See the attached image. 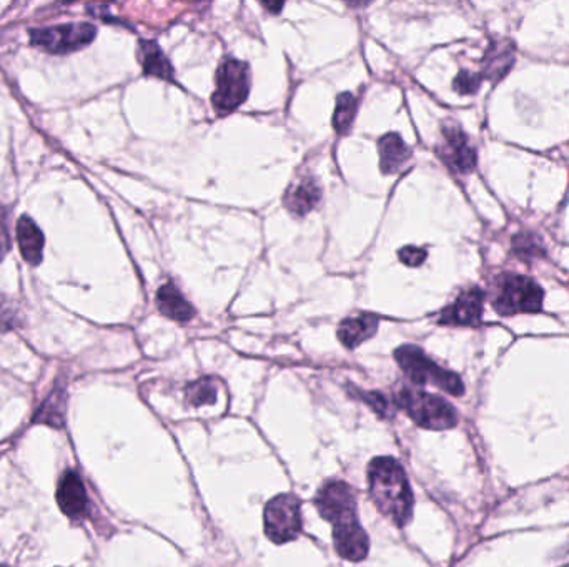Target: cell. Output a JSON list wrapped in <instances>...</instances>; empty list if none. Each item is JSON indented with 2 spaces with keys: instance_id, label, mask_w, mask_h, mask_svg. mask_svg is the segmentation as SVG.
<instances>
[{
  "instance_id": "cell-6",
  "label": "cell",
  "mask_w": 569,
  "mask_h": 567,
  "mask_svg": "<svg viewBox=\"0 0 569 567\" xmlns=\"http://www.w3.org/2000/svg\"><path fill=\"white\" fill-rule=\"evenodd\" d=\"M250 91V69L245 62L225 59L215 75V91L212 95L217 115L225 117L236 111Z\"/></svg>"
},
{
  "instance_id": "cell-17",
  "label": "cell",
  "mask_w": 569,
  "mask_h": 567,
  "mask_svg": "<svg viewBox=\"0 0 569 567\" xmlns=\"http://www.w3.org/2000/svg\"><path fill=\"white\" fill-rule=\"evenodd\" d=\"M17 244L21 248L22 256L31 264H39L43 252V235L31 216H21L17 222Z\"/></svg>"
},
{
  "instance_id": "cell-16",
  "label": "cell",
  "mask_w": 569,
  "mask_h": 567,
  "mask_svg": "<svg viewBox=\"0 0 569 567\" xmlns=\"http://www.w3.org/2000/svg\"><path fill=\"white\" fill-rule=\"evenodd\" d=\"M378 152H380V170L385 175L397 173L411 155L410 147L398 133L383 135L378 142Z\"/></svg>"
},
{
  "instance_id": "cell-9",
  "label": "cell",
  "mask_w": 569,
  "mask_h": 567,
  "mask_svg": "<svg viewBox=\"0 0 569 567\" xmlns=\"http://www.w3.org/2000/svg\"><path fill=\"white\" fill-rule=\"evenodd\" d=\"M437 153L453 172L469 173L477 167V150L468 140L467 133L455 122L441 125V142L438 143Z\"/></svg>"
},
{
  "instance_id": "cell-1",
  "label": "cell",
  "mask_w": 569,
  "mask_h": 567,
  "mask_svg": "<svg viewBox=\"0 0 569 567\" xmlns=\"http://www.w3.org/2000/svg\"><path fill=\"white\" fill-rule=\"evenodd\" d=\"M315 506L333 524V544L338 556L346 561H363L368 554V536L356 514L355 495L343 481H330L316 493Z\"/></svg>"
},
{
  "instance_id": "cell-2",
  "label": "cell",
  "mask_w": 569,
  "mask_h": 567,
  "mask_svg": "<svg viewBox=\"0 0 569 567\" xmlns=\"http://www.w3.org/2000/svg\"><path fill=\"white\" fill-rule=\"evenodd\" d=\"M370 496L376 509L398 527H403L413 514V493L405 469L395 457H375L368 465Z\"/></svg>"
},
{
  "instance_id": "cell-3",
  "label": "cell",
  "mask_w": 569,
  "mask_h": 567,
  "mask_svg": "<svg viewBox=\"0 0 569 567\" xmlns=\"http://www.w3.org/2000/svg\"><path fill=\"white\" fill-rule=\"evenodd\" d=\"M543 300L545 292L533 278L511 272L495 278L491 303L501 316L536 313L543 308Z\"/></svg>"
},
{
  "instance_id": "cell-20",
  "label": "cell",
  "mask_w": 569,
  "mask_h": 567,
  "mask_svg": "<svg viewBox=\"0 0 569 567\" xmlns=\"http://www.w3.org/2000/svg\"><path fill=\"white\" fill-rule=\"evenodd\" d=\"M358 111V99L352 91H343L336 97V109L333 113V129L340 135L350 132Z\"/></svg>"
},
{
  "instance_id": "cell-24",
  "label": "cell",
  "mask_w": 569,
  "mask_h": 567,
  "mask_svg": "<svg viewBox=\"0 0 569 567\" xmlns=\"http://www.w3.org/2000/svg\"><path fill=\"white\" fill-rule=\"evenodd\" d=\"M358 396L375 411L376 415L383 416V418H390V416L393 415L390 401L381 393H376V391H358Z\"/></svg>"
},
{
  "instance_id": "cell-28",
  "label": "cell",
  "mask_w": 569,
  "mask_h": 567,
  "mask_svg": "<svg viewBox=\"0 0 569 567\" xmlns=\"http://www.w3.org/2000/svg\"><path fill=\"white\" fill-rule=\"evenodd\" d=\"M0 567H9V566H5V564H0Z\"/></svg>"
},
{
  "instance_id": "cell-10",
  "label": "cell",
  "mask_w": 569,
  "mask_h": 567,
  "mask_svg": "<svg viewBox=\"0 0 569 567\" xmlns=\"http://www.w3.org/2000/svg\"><path fill=\"white\" fill-rule=\"evenodd\" d=\"M487 294L478 286H469L458 294L457 300L447 306L438 323L451 326H477L483 316V304Z\"/></svg>"
},
{
  "instance_id": "cell-23",
  "label": "cell",
  "mask_w": 569,
  "mask_h": 567,
  "mask_svg": "<svg viewBox=\"0 0 569 567\" xmlns=\"http://www.w3.org/2000/svg\"><path fill=\"white\" fill-rule=\"evenodd\" d=\"M483 77L478 72L461 71L453 82V89L461 95H473L479 91Z\"/></svg>"
},
{
  "instance_id": "cell-19",
  "label": "cell",
  "mask_w": 569,
  "mask_h": 567,
  "mask_svg": "<svg viewBox=\"0 0 569 567\" xmlns=\"http://www.w3.org/2000/svg\"><path fill=\"white\" fill-rule=\"evenodd\" d=\"M65 415H67V391L57 386L39 406L37 413L34 415V423L62 429L65 425Z\"/></svg>"
},
{
  "instance_id": "cell-18",
  "label": "cell",
  "mask_w": 569,
  "mask_h": 567,
  "mask_svg": "<svg viewBox=\"0 0 569 567\" xmlns=\"http://www.w3.org/2000/svg\"><path fill=\"white\" fill-rule=\"evenodd\" d=\"M139 61L142 63L143 73L162 81L173 82L175 79L172 63L155 42L142 41L139 43Z\"/></svg>"
},
{
  "instance_id": "cell-27",
  "label": "cell",
  "mask_w": 569,
  "mask_h": 567,
  "mask_svg": "<svg viewBox=\"0 0 569 567\" xmlns=\"http://www.w3.org/2000/svg\"><path fill=\"white\" fill-rule=\"evenodd\" d=\"M262 5H264L266 11L274 12V14H278V12L284 9V4H282V2H278V4H266V2H262Z\"/></svg>"
},
{
  "instance_id": "cell-22",
  "label": "cell",
  "mask_w": 569,
  "mask_h": 567,
  "mask_svg": "<svg viewBox=\"0 0 569 567\" xmlns=\"http://www.w3.org/2000/svg\"><path fill=\"white\" fill-rule=\"evenodd\" d=\"M217 385L210 378H202L187 388V401L192 406L214 405Z\"/></svg>"
},
{
  "instance_id": "cell-26",
  "label": "cell",
  "mask_w": 569,
  "mask_h": 567,
  "mask_svg": "<svg viewBox=\"0 0 569 567\" xmlns=\"http://www.w3.org/2000/svg\"><path fill=\"white\" fill-rule=\"evenodd\" d=\"M9 228H7V212L0 208V256L9 250Z\"/></svg>"
},
{
  "instance_id": "cell-5",
  "label": "cell",
  "mask_w": 569,
  "mask_h": 567,
  "mask_svg": "<svg viewBox=\"0 0 569 567\" xmlns=\"http://www.w3.org/2000/svg\"><path fill=\"white\" fill-rule=\"evenodd\" d=\"M395 360L408 380L415 385L437 386L453 396H461L465 393V385L461 378L457 373L437 365L418 346H400L395 351Z\"/></svg>"
},
{
  "instance_id": "cell-4",
  "label": "cell",
  "mask_w": 569,
  "mask_h": 567,
  "mask_svg": "<svg viewBox=\"0 0 569 567\" xmlns=\"http://www.w3.org/2000/svg\"><path fill=\"white\" fill-rule=\"evenodd\" d=\"M395 405L407 413L420 428L445 431L458 423L457 409L441 396L413 388H401L395 395Z\"/></svg>"
},
{
  "instance_id": "cell-12",
  "label": "cell",
  "mask_w": 569,
  "mask_h": 567,
  "mask_svg": "<svg viewBox=\"0 0 569 567\" xmlns=\"http://www.w3.org/2000/svg\"><path fill=\"white\" fill-rule=\"evenodd\" d=\"M516 45L509 39H495L489 41L488 49L483 57V72L481 77L491 82H499L515 63Z\"/></svg>"
},
{
  "instance_id": "cell-15",
  "label": "cell",
  "mask_w": 569,
  "mask_h": 567,
  "mask_svg": "<svg viewBox=\"0 0 569 567\" xmlns=\"http://www.w3.org/2000/svg\"><path fill=\"white\" fill-rule=\"evenodd\" d=\"M157 306L160 310V313L165 314L167 318L175 320V322H190L195 316V310L192 304L185 300L178 288L169 282L162 284L157 292Z\"/></svg>"
},
{
  "instance_id": "cell-13",
  "label": "cell",
  "mask_w": 569,
  "mask_h": 567,
  "mask_svg": "<svg viewBox=\"0 0 569 567\" xmlns=\"http://www.w3.org/2000/svg\"><path fill=\"white\" fill-rule=\"evenodd\" d=\"M322 200V188L313 177H304L284 193V207L294 216H306Z\"/></svg>"
},
{
  "instance_id": "cell-8",
  "label": "cell",
  "mask_w": 569,
  "mask_h": 567,
  "mask_svg": "<svg viewBox=\"0 0 569 567\" xmlns=\"http://www.w3.org/2000/svg\"><path fill=\"white\" fill-rule=\"evenodd\" d=\"M95 37V27L91 24H65L31 32L34 45H39L52 53H67L89 45Z\"/></svg>"
},
{
  "instance_id": "cell-14",
  "label": "cell",
  "mask_w": 569,
  "mask_h": 567,
  "mask_svg": "<svg viewBox=\"0 0 569 567\" xmlns=\"http://www.w3.org/2000/svg\"><path fill=\"white\" fill-rule=\"evenodd\" d=\"M380 320L375 314H360L353 318H345L338 326V338L343 346L355 350L371 336H375Z\"/></svg>"
},
{
  "instance_id": "cell-11",
  "label": "cell",
  "mask_w": 569,
  "mask_h": 567,
  "mask_svg": "<svg viewBox=\"0 0 569 567\" xmlns=\"http://www.w3.org/2000/svg\"><path fill=\"white\" fill-rule=\"evenodd\" d=\"M57 505L72 521H82L91 513V501L81 476L75 471H65L57 487Z\"/></svg>"
},
{
  "instance_id": "cell-25",
  "label": "cell",
  "mask_w": 569,
  "mask_h": 567,
  "mask_svg": "<svg viewBox=\"0 0 569 567\" xmlns=\"http://www.w3.org/2000/svg\"><path fill=\"white\" fill-rule=\"evenodd\" d=\"M398 256H400V260L407 264V266L415 268V266H420V264L427 260L428 255L423 248H418V246H405V248H401V250L398 252Z\"/></svg>"
},
{
  "instance_id": "cell-7",
  "label": "cell",
  "mask_w": 569,
  "mask_h": 567,
  "mask_svg": "<svg viewBox=\"0 0 569 567\" xmlns=\"http://www.w3.org/2000/svg\"><path fill=\"white\" fill-rule=\"evenodd\" d=\"M265 534L275 544L296 539L302 531L300 501L294 495H278L268 501L264 514Z\"/></svg>"
},
{
  "instance_id": "cell-21",
  "label": "cell",
  "mask_w": 569,
  "mask_h": 567,
  "mask_svg": "<svg viewBox=\"0 0 569 567\" xmlns=\"http://www.w3.org/2000/svg\"><path fill=\"white\" fill-rule=\"evenodd\" d=\"M513 252L526 262L535 260V258H541L546 255V250L541 244L539 236L531 234V232H521V234L513 236Z\"/></svg>"
}]
</instances>
